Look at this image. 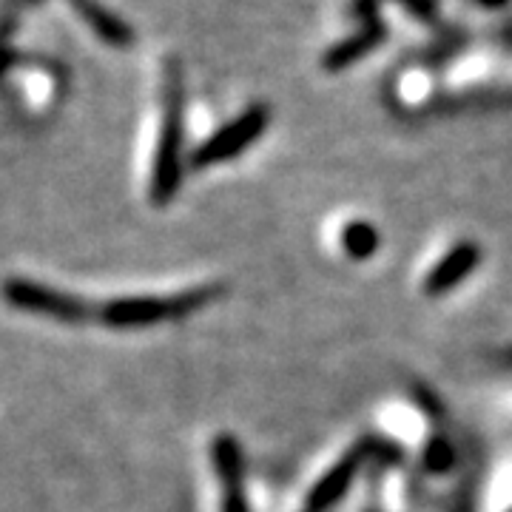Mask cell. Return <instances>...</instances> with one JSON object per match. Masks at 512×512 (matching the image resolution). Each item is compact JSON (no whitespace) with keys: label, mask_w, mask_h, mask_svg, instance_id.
<instances>
[{"label":"cell","mask_w":512,"mask_h":512,"mask_svg":"<svg viewBox=\"0 0 512 512\" xmlns=\"http://www.w3.org/2000/svg\"><path fill=\"white\" fill-rule=\"evenodd\" d=\"M183 80L174 66H168L163 89V117L157 134V151L148 177V200L154 208H165L177 197L183 185V143H185V106Z\"/></svg>","instance_id":"1"},{"label":"cell","mask_w":512,"mask_h":512,"mask_svg":"<svg viewBox=\"0 0 512 512\" xmlns=\"http://www.w3.org/2000/svg\"><path fill=\"white\" fill-rule=\"evenodd\" d=\"M225 296L222 282L200 285L183 293H168V296H154V293H140V296H120L109 299L106 305L97 308V319L114 330H134V328H151L160 322L171 319H185L191 313L202 311L205 305L217 302Z\"/></svg>","instance_id":"2"},{"label":"cell","mask_w":512,"mask_h":512,"mask_svg":"<svg viewBox=\"0 0 512 512\" xmlns=\"http://www.w3.org/2000/svg\"><path fill=\"white\" fill-rule=\"evenodd\" d=\"M3 296L18 311L46 316V319H55V322H66V325H83V322L92 319L94 313L86 299L49 288V285H40V282H32V279H23V276L6 279Z\"/></svg>","instance_id":"3"},{"label":"cell","mask_w":512,"mask_h":512,"mask_svg":"<svg viewBox=\"0 0 512 512\" xmlns=\"http://www.w3.org/2000/svg\"><path fill=\"white\" fill-rule=\"evenodd\" d=\"M271 114L265 106H251L245 109L239 117H234L231 123H225L217 128L205 143L191 151V168H211V165L228 163L239 157L248 146H254L256 140L265 134Z\"/></svg>","instance_id":"4"},{"label":"cell","mask_w":512,"mask_h":512,"mask_svg":"<svg viewBox=\"0 0 512 512\" xmlns=\"http://www.w3.org/2000/svg\"><path fill=\"white\" fill-rule=\"evenodd\" d=\"M387 447H390V441H387V444L376 439L359 441L350 453H345V456L339 458V461L330 467L328 473L313 484L311 493H308V498H305V507H308V512L333 510V507H336V504L350 493V487H353V481H356V476H359V470L365 467L367 458L376 456V453H384Z\"/></svg>","instance_id":"5"},{"label":"cell","mask_w":512,"mask_h":512,"mask_svg":"<svg viewBox=\"0 0 512 512\" xmlns=\"http://www.w3.org/2000/svg\"><path fill=\"white\" fill-rule=\"evenodd\" d=\"M211 461L220 481V512H251L245 501V467H242V447L231 433H220L211 444Z\"/></svg>","instance_id":"6"},{"label":"cell","mask_w":512,"mask_h":512,"mask_svg":"<svg viewBox=\"0 0 512 512\" xmlns=\"http://www.w3.org/2000/svg\"><path fill=\"white\" fill-rule=\"evenodd\" d=\"M478 265H481V245L473 242V239L456 242V245H453V248L427 271L424 282H421V291H424V296H430V299L447 296L450 291H456L458 285L473 274Z\"/></svg>","instance_id":"7"},{"label":"cell","mask_w":512,"mask_h":512,"mask_svg":"<svg viewBox=\"0 0 512 512\" xmlns=\"http://www.w3.org/2000/svg\"><path fill=\"white\" fill-rule=\"evenodd\" d=\"M387 37L382 20H373V23H362V29L353 37L339 40L336 46H330L325 57H322V69L325 72H345L353 63H359L362 57L370 55L379 43Z\"/></svg>","instance_id":"8"},{"label":"cell","mask_w":512,"mask_h":512,"mask_svg":"<svg viewBox=\"0 0 512 512\" xmlns=\"http://www.w3.org/2000/svg\"><path fill=\"white\" fill-rule=\"evenodd\" d=\"M72 6L74 12L92 26L94 35L100 37L103 43H109L114 49H126V46L134 43V32H131L126 20L106 12L97 0H72Z\"/></svg>","instance_id":"9"},{"label":"cell","mask_w":512,"mask_h":512,"mask_svg":"<svg viewBox=\"0 0 512 512\" xmlns=\"http://www.w3.org/2000/svg\"><path fill=\"white\" fill-rule=\"evenodd\" d=\"M379 231H376V225H370L365 220H353L348 222L345 228H342V237H339V245H342V251L350 256V259H356V262H365L370 256L379 251Z\"/></svg>","instance_id":"10"},{"label":"cell","mask_w":512,"mask_h":512,"mask_svg":"<svg viewBox=\"0 0 512 512\" xmlns=\"http://www.w3.org/2000/svg\"><path fill=\"white\" fill-rule=\"evenodd\" d=\"M421 461H424V470H430V473H447L456 464V450L447 444V439L436 436L427 441Z\"/></svg>","instance_id":"11"},{"label":"cell","mask_w":512,"mask_h":512,"mask_svg":"<svg viewBox=\"0 0 512 512\" xmlns=\"http://www.w3.org/2000/svg\"><path fill=\"white\" fill-rule=\"evenodd\" d=\"M402 3L407 6V12H410L413 18L421 20H433L436 18V9H439L436 0H402Z\"/></svg>","instance_id":"12"},{"label":"cell","mask_w":512,"mask_h":512,"mask_svg":"<svg viewBox=\"0 0 512 512\" xmlns=\"http://www.w3.org/2000/svg\"><path fill=\"white\" fill-rule=\"evenodd\" d=\"M376 6H379V0H353V15L362 20V23H373L376 18Z\"/></svg>","instance_id":"13"},{"label":"cell","mask_w":512,"mask_h":512,"mask_svg":"<svg viewBox=\"0 0 512 512\" xmlns=\"http://www.w3.org/2000/svg\"><path fill=\"white\" fill-rule=\"evenodd\" d=\"M478 6H484V9H501L504 3H510V0H476Z\"/></svg>","instance_id":"14"},{"label":"cell","mask_w":512,"mask_h":512,"mask_svg":"<svg viewBox=\"0 0 512 512\" xmlns=\"http://www.w3.org/2000/svg\"><path fill=\"white\" fill-rule=\"evenodd\" d=\"M15 3H35V0H6V6H9V9H12Z\"/></svg>","instance_id":"15"},{"label":"cell","mask_w":512,"mask_h":512,"mask_svg":"<svg viewBox=\"0 0 512 512\" xmlns=\"http://www.w3.org/2000/svg\"><path fill=\"white\" fill-rule=\"evenodd\" d=\"M510 512H512V510H510Z\"/></svg>","instance_id":"16"}]
</instances>
